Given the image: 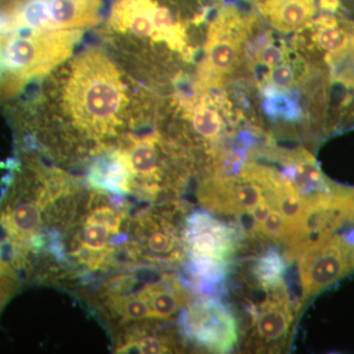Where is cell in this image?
<instances>
[{
    "instance_id": "6da1fadb",
    "label": "cell",
    "mask_w": 354,
    "mask_h": 354,
    "mask_svg": "<svg viewBox=\"0 0 354 354\" xmlns=\"http://www.w3.org/2000/svg\"><path fill=\"white\" fill-rule=\"evenodd\" d=\"M24 127L50 157L80 164L155 121L160 95L125 71L104 46L74 53L46 78Z\"/></svg>"
},
{
    "instance_id": "7a4b0ae2",
    "label": "cell",
    "mask_w": 354,
    "mask_h": 354,
    "mask_svg": "<svg viewBox=\"0 0 354 354\" xmlns=\"http://www.w3.org/2000/svg\"><path fill=\"white\" fill-rule=\"evenodd\" d=\"M83 30H18L0 36V99L43 80L75 53Z\"/></svg>"
},
{
    "instance_id": "3957f363",
    "label": "cell",
    "mask_w": 354,
    "mask_h": 354,
    "mask_svg": "<svg viewBox=\"0 0 354 354\" xmlns=\"http://www.w3.org/2000/svg\"><path fill=\"white\" fill-rule=\"evenodd\" d=\"M102 0H0V32L86 30L102 21Z\"/></svg>"
},
{
    "instance_id": "277c9868",
    "label": "cell",
    "mask_w": 354,
    "mask_h": 354,
    "mask_svg": "<svg viewBox=\"0 0 354 354\" xmlns=\"http://www.w3.org/2000/svg\"><path fill=\"white\" fill-rule=\"evenodd\" d=\"M349 247L342 236L330 235L298 254L301 302L353 272Z\"/></svg>"
},
{
    "instance_id": "5b68a950",
    "label": "cell",
    "mask_w": 354,
    "mask_h": 354,
    "mask_svg": "<svg viewBox=\"0 0 354 354\" xmlns=\"http://www.w3.org/2000/svg\"><path fill=\"white\" fill-rule=\"evenodd\" d=\"M181 326L190 339L213 353H230L237 342L236 319L218 298L193 304L183 314Z\"/></svg>"
},
{
    "instance_id": "8992f818",
    "label": "cell",
    "mask_w": 354,
    "mask_h": 354,
    "mask_svg": "<svg viewBox=\"0 0 354 354\" xmlns=\"http://www.w3.org/2000/svg\"><path fill=\"white\" fill-rule=\"evenodd\" d=\"M183 236L190 253L195 255L227 260L236 247L235 230L216 220L207 212L191 214L186 221Z\"/></svg>"
},
{
    "instance_id": "52a82bcc",
    "label": "cell",
    "mask_w": 354,
    "mask_h": 354,
    "mask_svg": "<svg viewBox=\"0 0 354 354\" xmlns=\"http://www.w3.org/2000/svg\"><path fill=\"white\" fill-rule=\"evenodd\" d=\"M137 241H131L135 257L143 256L153 262L174 263L183 257L180 242L171 225L156 221L152 216H139L132 221Z\"/></svg>"
},
{
    "instance_id": "ba28073f",
    "label": "cell",
    "mask_w": 354,
    "mask_h": 354,
    "mask_svg": "<svg viewBox=\"0 0 354 354\" xmlns=\"http://www.w3.org/2000/svg\"><path fill=\"white\" fill-rule=\"evenodd\" d=\"M285 165L283 176L290 179L305 201L327 196L334 192L335 184L328 180L315 158L304 149L281 155Z\"/></svg>"
},
{
    "instance_id": "9c48e42d",
    "label": "cell",
    "mask_w": 354,
    "mask_h": 354,
    "mask_svg": "<svg viewBox=\"0 0 354 354\" xmlns=\"http://www.w3.org/2000/svg\"><path fill=\"white\" fill-rule=\"evenodd\" d=\"M261 16L277 31H297L313 19L317 12L315 0H255Z\"/></svg>"
},
{
    "instance_id": "30bf717a",
    "label": "cell",
    "mask_w": 354,
    "mask_h": 354,
    "mask_svg": "<svg viewBox=\"0 0 354 354\" xmlns=\"http://www.w3.org/2000/svg\"><path fill=\"white\" fill-rule=\"evenodd\" d=\"M285 286L277 290L272 301L265 302L256 318V329L260 341L276 348L285 342L290 332L292 314Z\"/></svg>"
},
{
    "instance_id": "8fae6325",
    "label": "cell",
    "mask_w": 354,
    "mask_h": 354,
    "mask_svg": "<svg viewBox=\"0 0 354 354\" xmlns=\"http://www.w3.org/2000/svg\"><path fill=\"white\" fill-rule=\"evenodd\" d=\"M131 290L120 291H101V305L109 316L118 325L153 320L150 304L141 292Z\"/></svg>"
},
{
    "instance_id": "7c38bea8",
    "label": "cell",
    "mask_w": 354,
    "mask_h": 354,
    "mask_svg": "<svg viewBox=\"0 0 354 354\" xmlns=\"http://www.w3.org/2000/svg\"><path fill=\"white\" fill-rule=\"evenodd\" d=\"M140 290L150 304L153 320L171 319L188 304V295L180 290L177 279H172L167 285L148 283Z\"/></svg>"
},
{
    "instance_id": "4fadbf2b",
    "label": "cell",
    "mask_w": 354,
    "mask_h": 354,
    "mask_svg": "<svg viewBox=\"0 0 354 354\" xmlns=\"http://www.w3.org/2000/svg\"><path fill=\"white\" fill-rule=\"evenodd\" d=\"M187 272L198 290L209 295L221 290L227 279V261L190 253Z\"/></svg>"
},
{
    "instance_id": "5bb4252c",
    "label": "cell",
    "mask_w": 354,
    "mask_h": 354,
    "mask_svg": "<svg viewBox=\"0 0 354 354\" xmlns=\"http://www.w3.org/2000/svg\"><path fill=\"white\" fill-rule=\"evenodd\" d=\"M130 329L124 332L115 351L118 353H171L172 342L169 337L162 335L150 334L145 330L136 327L132 323Z\"/></svg>"
},
{
    "instance_id": "9a60e30c",
    "label": "cell",
    "mask_w": 354,
    "mask_h": 354,
    "mask_svg": "<svg viewBox=\"0 0 354 354\" xmlns=\"http://www.w3.org/2000/svg\"><path fill=\"white\" fill-rule=\"evenodd\" d=\"M253 274L260 285L267 290H278L283 286L286 271L285 258L278 249H268L253 266Z\"/></svg>"
},
{
    "instance_id": "2e32d148",
    "label": "cell",
    "mask_w": 354,
    "mask_h": 354,
    "mask_svg": "<svg viewBox=\"0 0 354 354\" xmlns=\"http://www.w3.org/2000/svg\"><path fill=\"white\" fill-rule=\"evenodd\" d=\"M257 234L274 241L290 243L293 236V230L283 215L272 207L269 216L261 225Z\"/></svg>"
},
{
    "instance_id": "e0dca14e",
    "label": "cell",
    "mask_w": 354,
    "mask_h": 354,
    "mask_svg": "<svg viewBox=\"0 0 354 354\" xmlns=\"http://www.w3.org/2000/svg\"><path fill=\"white\" fill-rule=\"evenodd\" d=\"M288 62L290 60L281 62L270 69L265 77L266 85L272 86L279 91H290V88L297 87L298 81L295 67Z\"/></svg>"
},
{
    "instance_id": "ac0fdd59",
    "label": "cell",
    "mask_w": 354,
    "mask_h": 354,
    "mask_svg": "<svg viewBox=\"0 0 354 354\" xmlns=\"http://www.w3.org/2000/svg\"><path fill=\"white\" fill-rule=\"evenodd\" d=\"M288 48L283 46V44H277L272 41V39L267 41L264 46H261L256 53L254 60L263 66L272 67L276 66L281 62H288Z\"/></svg>"
},
{
    "instance_id": "d6986e66",
    "label": "cell",
    "mask_w": 354,
    "mask_h": 354,
    "mask_svg": "<svg viewBox=\"0 0 354 354\" xmlns=\"http://www.w3.org/2000/svg\"><path fill=\"white\" fill-rule=\"evenodd\" d=\"M17 288L18 281L16 274H6L0 276V311L15 293Z\"/></svg>"
},
{
    "instance_id": "ffe728a7",
    "label": "cell",
    "mask_w": 354,
    "mask_h": 354,
    "mask_svg": "<svg viewBox=\"0 0 354 354\" xmlns=\"http://www.w3.org/2000/svg\"><path fill=\"white\" fill-rule=\"evenodd\" d=\"M272 209V203L268 199L267 196L263 198L260 203H258L250 212L252 216L254 232H258L261 225L264 223L267 216H269L270 212Z\"/></svg>"
},
{
    "instance_id": "44dd1931",
    "label": "cell",
    "mask_w": 354,
    "mask_h": 354,
    "mask_svg": "<svg viewBox=\"0 0 354 354\" xmlns=\"http://www.w3.org/2000/svg\"><path fill=\"white\" fill-rule=\"evenodd\" d=\"M15 274V271L9 263L6 260L3 259L1 255H0V276L1 274Z\"/></svg>"
},
{
    "instance_id": "7402d4cb",
    "label": "cell",
    "mask_w": 354,
    "mask_h": 354,
    "mask_svg": "<svg viewBox=\"0 0 354 354\" xmlns=\"http://www.w3.org/2000/svg\"><path fill=\"white\" fill-rule=\"evenodd\" d=\"M342 239L346 242V243L351 244V245H354V230H351V232H346L342 235Z\"/></svg>"
},
{
    "instance_id": "603a6c76",
    "label": "cell",
    "mask_w": 354,
    "mask_h": 354,
    "mask_svg": "<svg viewBox=\"0 0 354 354\" xmlns=\"http://www.w3.org/2000/svg\"><path fill=\"white\" fill-rule=\"evenodd\" d=\"M351 118H354V101H353V108H351Z\"/></svg>"
}]
</instances>
